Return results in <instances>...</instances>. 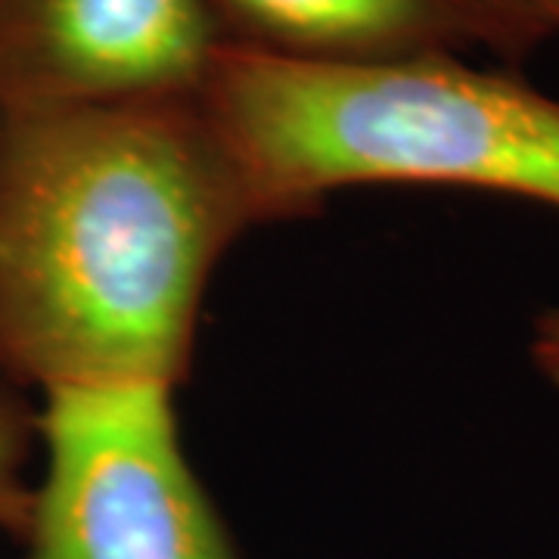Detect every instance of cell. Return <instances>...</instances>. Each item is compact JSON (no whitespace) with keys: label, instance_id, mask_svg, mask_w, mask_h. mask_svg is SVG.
Segmentation results:
<instances>
[{"label":"cell","instance_id":"cell-8","mask_svg":"<svg viewBox=\"0 0 559 559\" xmlns=\"http://www.w3.org/2000/svg\"><path fill=\"white\" fill-rule=\"evenodd\" d=\"M528 355H532V364L538 367L540 377L554 389H559V308H547L544 314L535 318Z\"/></svg>","mask_w":559,"mask_h":559},{"label":"cell","instance_id":"cell-9","mask_svg":"<svg viewBox=\"0 0 559 559\" xmlns=\"http://www.w3.org/2000/svg\"><path fill=\"white\" fill-rule=\"evenodd\" d=\"M0 389H3V380H0Z\"/></svg>","mask_w":559,"mask_h":559},{"label":"cell","instance_id":"cell-2","mask_svg":"<svg viewBox=\"0 0 559 559\" xmlns=\"http://www.w3.org/2000/svg\"><path fill=\"white\" fill-rule=\"evenodd\" d=\"M202 100L277 224L370 183L485 190L559 212V100L510 66H314L224 47Z\"/></svg>","mask_w":559,"mask_h":559},{"label":"cell","instance_id":"cell-1","mask_svg":"<svg viewBox=\"0 0 559 559\" xmlns=\"http://www.w3.org/2000/svg\"><path fill=\"white\" fill-rule=\"evenodd\" d=\"M267 224L202 91L0 112V380L178 389L218 261Z\"/></svg>","mask_w":559,"mask_h":559},{"label":"cell","instance_id":"cell-6","mask_svg":"<svg viewBox=\"0 0 559 559\" xmlns=\"http://www.w3.org/2000/svg\"><path fill=\"white\" fill-rule=\"evenodd\" d=\"M38 444V411L16 389H0V532L22 538L35 485L28 476V460Z\"/></svg>","mask_w":559,"mask_h":559},{"label":"cell","instance_id":"cell-4","mask_svg":"<svg viewBox=\"0 0 559 559\" xmlns=\"http://www.w3.org/2000/svg\"><path fill=\"white\" fill-rule=\"evenodd\" d=\"M209 0H0V112L200 94Z\"/></svg>","mask_w":559,"mask_h":559},{"label":"cell","instance_id":"cell-7","mask_svg":"<svg viewBox=\"0 0 559 559\" xmlns=\"http://www.w3.org/2000/svg\"><path fill=\"white\" fill-rule=\"evenodd\" d=\"M476 3L513 35L522 57H532L538 47L559 35V0H476Z\"/></svg>","mask_w":559,"mask_h":559},{"label":"cell","instance_id":"cell-5","mask_svg":"<svg viewBox=\"0 0 559 559\" xmlns=\"http://www.w3.org/2000/svg\"><path fill=\"white\" fill-rule=\"evenodd\" d=\"M227 47L314 66H373L485 50L522 62L513 35L476 0H209Z\"/></svg>","mask_w":559,"mask_h":559},{"label":"cell","instance_id":"cell-3","mask_svg":"<svg viewBox=\"0 0 559 559\" xmlns=\"http://www.w3.org/2000/svg\"><path fill=\"white\" fill-rule=\"evenodd\" d=\"M28 559H240L183 451L175 389L40 395Z\"/></svg>","mask_w":559,"mask_h":559}]
</instances>
